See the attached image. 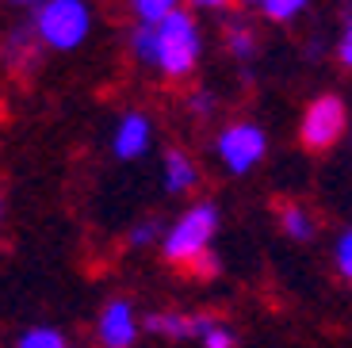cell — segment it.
<instances>
[{"mask_svg":"<svg viewBox=\"0 0 352 348\" xmlns=\"http://www.w3.org/2000/svg\"><path fill=\"white\" fill-rule=\"evenodd\" d=\"M157 237H165V230H161V222H157V218H142L138 226L131 230V237H126V241H131L134 249H146V245H153Z\"/></svg>","mask_w":352,"mask_h":348,"instance_id":"16","label":"cell"},{"mask_svg":"<svg viewBox=\"0 0 352 348\" xmlns=\"http://www.w3.org/2000/svg\"><path fill=\"white\" fill-rule=\"evenodd\" d=\"M214 325H219V318H211V314H150L146 318V329L173 340H192V337L203 340Z\"/></svg>","mask_w":352,"mask_h":348,"instance_id":"7","label":"cell"},{"mask_svg":"<svg viewBox=\"0 0 352 348\" xmlns=\"http://www.w3.org/2000/svg\"><path fill=\"white\" fill-rule=\"evenodd\" d=\"M261 8H264V16H268V19L287 23V19H295L302 8H307V0H264Z\"/></svg>","mask_w":352,"mask_h":348,"instance_id":"15","label":"cell"},{"mask_svg":"<svg viewBox=\"0 0 352 348\" xmlns=\"http://www.w3.org/2000/svg\"><path fill=\"white\" fill-rule=\"evenodd\" d=\"M138 314L126 298H111V303L100 310V322H96V340L100 348H134L138 340Z\"/></svg>","mask_w":352,"mask_h":348,"instance_id":"6","label":"cell"},{"mask_svg":"<svg viewBox=\"0 0 352 348\" xmlns=\"http://www.w3.org/2000/svg\"><path fill=\"white\" fill-rule=\"evenodd\" d=\"M333 264H337V272H341L344 279H352V230H344V234L337 237V245H333Z\"/></svg>","mask_w":352,"mask_h":348,"instance_id":"17","label":"cell"},{"mask_svg":"<svg viewBox=\"0 0 352 348\" xmlns=\"http://www.w3.org/2000/svg\"><path fill=\"white\" fill-rule=\"evenodd\" d=\"M131 50L142 65L150 69H161L165 77L180 80L195 69L203 50V39H199V27L188 12H173L165 16L161 23H138L131 35Z\"/></svg>","mask_w":352,"mask_h":348,"instance_id":"1","label":"cell"},{"mask_svg":"<svg viewBox=\"0 0 352 348\" xmlns=\"http://www.w3.org/2000/svg\"><path fill=\"white\" fill-rule=\"evenodd\" d=\"M344 122H349V111H344L341 96H318L299 122V142L322 153V149L337 146V138L344 134Z\"/></svg>","mask_w":352,"mask_h":348,"instance_id":"5","label":"cell"},{"mask_svg":"<svg viewBox=\"0 0 352 348\" xmlns=\"http://www.w3.org/2000/svg\"><path fill=\"white\" fill-rule=\"evenodd\" d=\"M264 149H268V138H264V131L253 127V122H230V127L219 131V138H214V153H219V161L230 168V173H238V176L261 165Z\"/></svg>","mask_w":352,"mask_h":348,"instance_id":"4","label":"cell"},{"mask_svg":"<svg viewBox=\"0 0 352 348\" xmlns=\"http://www.w3.org/2000/svg\"><path fill=\"white\" fill-rule=\"evenodd\" d=\"M226 46H230V54L234 58H253V50H256V35H253V27L245 23V19H230L226 23Z\"/></svg>","mask_w":352,"mask_h":348,"instance_id":"12","label":"cell"},{"mask_svg":"<svg viewBox=\"0 0 352 348\" xmlns=\"http://www.w3.org/2000/svg\"><path fill=\"white\" fill-rule=\"evenodd\" d=\"M131 8L138 16V23H161L165 16L180 12V0H131Z\"/></svg>","mask_w":352,"mask_h":348,"instance_id":"13","label":"cell"},{"mask_svg":"<svg viewBox=\"0 0 352 348\" xmlns=\"http://www.w3.org/2000/svg\"><path fill=\"white\" fill-rule=\"evenodd\" d=\"M195 8H226L230 0H192Z\"/></svg>","mask_w":352,"mask_h":348,"instance_id":"22","label":"cell"},{"mask_svg":"<svg viewBox=\"0 0 352 348\" xmlns=\"http://www.w3.org/2000/svg\"><path fill=\"white\" fill-rule=\"evenodd\" d=\"M214 230H219V207H214V203H195V207H188L184 215L165 230V237H161L165 261L188 264V268H192L203 252H207Z\"/></svg>","mask_w":352,"mask_h":348,"instance_id":"2","label":"cell"},{"mask_svg":"<svg viewBox=\"0 0 352 348\" xmlns=\"http://www.w3.org/2000/svg\"><path fill=\"white\" fill-rule=\"evenodd\" d=\"M150 138H153V127L150 119L142 111H126L123 119L115 122V138H111V149L115 157H123V161H134L150 149Z\"/></svg>","mask_w":352,"mask_h":348,"instance_id":"8","label":"cell"},{"mask_svg":"<svg viewBox=\"0 0 352 348\" xmlns=\"http://www.w3.org/2000/svg\"><path fill=\"white\" fill-rule=\"evenodd\" d=\"M16 348H69V340L58 329H50V325H35V329H27L16 340Z\"/></svg>","mask_w":352,"mask_h":348,"instance_id":"14","label":"cell"},{"mask_svg":"<svg viewBox=\"0 0 352 348\" xmlns=\"http://www.w3.org/2000/svg\"><path fill=\"white\" fill-rule=\"evenodd\" d=\"M245 4H264V0H245Z\"/></svg>","mask_w":352,"mask_h":348,"instance_id":"24","label":"cell"},{"mask_svg":"<svg viewBox=\"0 0 352 348\" xmlns=\"http://www.w3.org/2000/svg\"><path fill=\"white\" fill-rule=\"evenodd\" d=\"M0 218H4V199H0Z\"/></svg>","mask_w":352,"mask_h":348,"instance_id":"25","label":"cell"},{"mask_svg":"<svg viewBox=\"0 0 352 348\" xmlns=\"http://www.w3.org/2000/svg\"><path fill=\"white\" fill-rule=\"evenodd\" d=\"M16 4H46V0H16Z\"/></svg>","mask_w":352,"mask_h":348,"instance_id":"23","label":"cell"},{"mask_svg":"<svg viewBox=\"0 0 352 348\" xmlns=\"http://www.w3.org/2000/svg\"><path fill=\"white\" fill-rule=\"evenodd\" d=\"M161 180H165V192L173 195H184L192 192L195 184H199V168H195V161L188 153H180V149H168L165 161H161Z\"/></svg>","mask_w":352,"mask_h":348,"instance_id":"9","label":"cell"},{"mask_svg":"<svg viewBox=\"0 0 352 348\" xmlns=\"http://www.w3.org/2000/svg\"><path fill=\"white\" fill-rule=\"evenodd\" d=\"M280 226L287 237H295V241H310L314 237V218H310L307 207H299V203H283L280 207Z\"/></svg>","mask_w":352,"mask_h":348,"instance_id":"11","label":"cell"},{"mask_svg":"<svg viewBox=\"0 0 352 348\" xmlns=\"http://www.w3.org/2000/svg\"><path fill=\"white\" fill-rule=\"evenodd\" d=\"M35 31L50 50H77L92 31V8L85 0H46L35 12Z\"/></svg>","mask_w":352,"mask_h":348,"instance_id":"3","label":"cell"},{"mask_svg":"<svg viewBox=\"0 0 352 348\" xmlns=\"http://www.w3.org/2000/svg\"><path fill=\"white\" fill-rule=\"evenodd\" d=\"M192 268L199 272V276H214V272H219V261H214L211 252H203V257H199V261L192 264Z\"/></svg>","mask_w":352,"mask_h":348,"instance_id":"19","label":"cell"},{"mask_svg":"<svg viewBox=\"0 0 352 348\" xmlns=\"http://www.w3.org/2000/svg\"><path fill=\"white\" fill-rule=\"evenodd\" d=\"M0 115H4V107H0Z\"/></svg>","mask_w":352,"mask_h":348,"instance_id":"26","label":"cell"},{"mask_svg":"<svg viewBox=\"0 0 352 348\" xmlns=\"http://www.w3.org/2000/svg\"><path fill=\"white\" fill-rule=\"evenodd\" d=\"M203 348H238V333L219 322L211 333H207V337H203Z\"/></svg>","mask_w":352,"mask_h":348,"instance_id":"18","label":"cell"},{"mask_svg":"<svg viewBox=\"0 0 352 348\" xmlns=\"http://www.w3.org/2000/svg\"><path fill=\"white\" fill-rule=\"evenodd\" d=\"M341 61L352 69V23L344 27V35H341Z\"/></svg>","mask_w":352,"mask_h":348,"instance_id":"20","label":"cell"},{"mask_svg":"<svg viewBox=\"0 0 352 348\" xmlns=\"http://www.w3.org/2000/svg\"><path fill=\"white\" fill-rule=\"evenodd\" d=\"M192 111H195V115H207V111H211V92H195V96H192Z\"/></svg>","mask_w":352,"mask_h":348,"instance_id":"21","label":"cell"},{"mask_svg":"<svg viewBox=\"0 0 352 348\" xmlns=\"http://www.w3.org/2000/svg\"><path fill=\"white\" fill-rule=\"evenodd\" d=\"M38 46H43V39H38L35 23H27L19 27V31H12L8 46H4V61H8L16 73H27V69H35V61H38Z\"/></svg>","mask_w":352,"mask_h":348,"instance_id":"10","label":"cell"}]
</instances>
